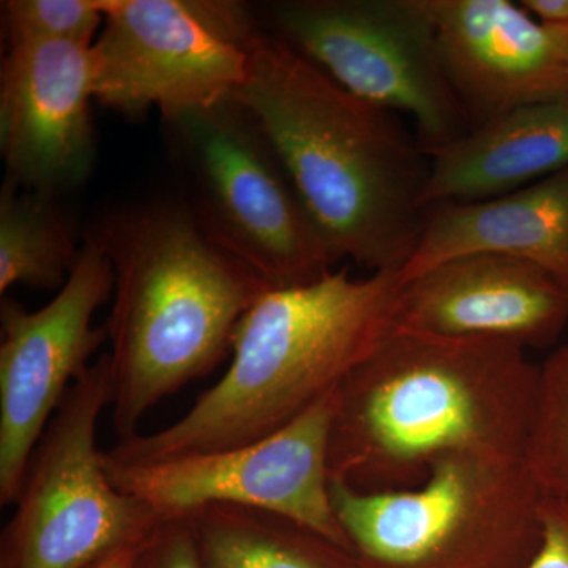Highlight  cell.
I'll return each mask as SVG.
<instances>
[{
    "label": "cell",
    "mask_w": 568,
    "mask_h": 568,
    "mask_svg": "<svg viewBox=\"0 0 568 568\" xmlns=\"http://www.w3.org/2000/svg\"><path fill=\"white\" fill-rule=\"evenodd\" d=\"M80 248L54 196L7 178L0 190V294L11 287L61 291Z\"/></svg>",
    "instance_id": "obj_18"
},
{
    "label": "cell",
    "mask_w": 568,
    "mask_h": 568,
    "mask_svg": "<svg viewBox=\"0 0 568 568\" xmlns=\"http://www.w3.org/2000/svg\"><path fill=\"white\" fill-rule=\"evenodd\" d=\"M111 405L104 354L63 396L29 459L0 536V568H92L140 548L168 519L108 476L97 432Z\"/></svg>",
    "instance_id": "obj_6"
},
{
    "label": "cell",
    "mask_w": 568,
    "mask_h": 568,
    "mask_svg": "<svg viewBox=\"0 0 568 568\" xmlns=\"http://www.w3.org/2000/svg\"><path fill=\"white\" fill-rule=\"evenodd\" d=\"M395 325L420 334L545 347L566 331L568 293L528 261L465 254L399 283Z\"/></svg>",
    "instance_id": "obj_14"
},
{
    "label": "cell",
    "mask_w": 568,
    "mask_h": 568,
    "mask_svg": "<svg viewBox=\"0 0 568 568\" xmlns=\"http://www.w3.org/2000/svg\"><path fill=\"white\" fill-rule=\"evenodd\" d=\"M233 99L271 142L335 263L399 274L426 212L429 159L416 134L261 28Z\"/></svg>",
    "instance_id": "obj_2"
},
{
    "label": "cell",
    "mask_w": 568,
    "mask_h": 568,
    "mask_svg": "<svg viewBox=\"0 0 568 568\" xmlns=\"http://www.w3.org/2000/svg\"><path fill=\"white\" fill-rule=\"evenodd\" d=\"M534 20L552 29H568V0H521Z\"/></svg>",
    "instance_id": "obj_23"
},
{
    "label": "cell",
    "mask_w": 568,
    "mask_h": 568,
    "mask_svg": "<svg viewBox=\"0 0 568 568\" xmlns=\"http://www.w3.org/2000/svg\"><path fill=\"white\" fill-rule=\"evenodd\" d=\"M523 463L541 495L568 504V343L540 365Z\"/></svg>",
    "instance_id": "obj_19"
},
{
    "label": "cell",
    "mask_w": 568,
    "mask_h": 568,
    "mask_svg": "<svg viewBox=\"0 0 568 568\" xmlns=\"http://www.w3.org/2000/svg\"><path fill=\"white\" fill-rule=\"evenodd\" d=\"M448 81L473 126L568 97V29L510 0H426Z\"/></svg>",
    "instance_id": "obj_13"
},
{
    "label": "cell",
    "mask_w": 568,
    "mask_h": 568,
    "mask_svg": "<svg viewBox=\"0 0 568 568\" xmlns=\"http://www.w3.org/2000/svg\"><path fill=\"white\" fill-rule=\"evenodd\" d=\"M540 365L500 338H454L394 327L335 394L328 473L357 491L424 481L459 454L521 459Z\"/></svg>",
    "instance_id": "obj_1"
},
{
    "label": "cell",
    "mask_w": 568,
    "mask_h": 568,
    "mask_svg": "<svg viewBox=\"0 0 568 568\" xmlns=\"http://www.w3.org/2000/svg\"><path fill=\"white\" fill-rule=\"evenodd\" d=\"M201 230L272 290L331 274L334 257L271 142L233 97L164 119Z\"/></svg>",
    "instance_id": "obj_7"
},
{
    "label": "cell",
    "mask_w": 568,
    "mask_h": 568,
    "mask_svg": "<svg viewBox=\"0 0 568 568\" xmlns=\"http://www.w3.org/2000/svg\"><path fill=\"white\" fill-rule=\"evenodd\" d=\"M336 388L274 435L246 446L149 465H122L103 452L104 467L115 487L164 518L213 504L260 508L354 551L331 496L328 447Z\"/></svg>",
    "instance_id": "obj_10"
},
{
    "label": "cell",
    "mask_w": 568,
    "mask_h": 568,
    "mask_svg": "<svg viewBox=\"0 0 568 568\" xmlns=\"http://www.w3.org/2000/svg\"><path fill=\"white\" fill-rule=\"evenodd\" d=\"M136 549H123V551L115 552V555L110 556V558L102 560V562L97 564L92 568H130L132 567Z\"/></svg>",
    "instance_id": "obj_24"
},
{
    "label": "cell",
    "mask_w": 568,
    "mask_h": 568,
    "mask_svg": "<svg viewBox=\"0 0 568 568\" xmlns=\"http://www.w3.org/2000/svg\"><path fill=\"white\" fill-rule=\"evenodd\" d=\"M130 568H203L186 518L164 519L136 549Z\"/></svg>",
    "instance_id": "obj_21"
},
{
    "label": "cell",
    "mask_w": 568,
    "mask_h": 568,
    "mask_svg": "<svg viewBox=\"0 0 568 568\" xmlns=\"http://www.w3.org/2000/svg\"><path fill=\"white\" fill-rule=\"evenodd\" d=\"M275 36L347 92L409 115L426 153L469 132L426 0H286Z\"/></svg>",
    "instance_id": "obj_8"
},
{
    "label": "cell",
    "mask_w": 568,
    "mask_h": 568,
    "mask_svg": "<svg viewBox=\"0 0 568 568\" xmlns=\"http://www.w3.org/2000/svg\"><path fill=\"white\" fill-rule=\"evenodd\" d=\"M422 204L491 200L568 168V97L526 104L426 153Z\"/></svg>",
    "instance_id": "obj_16"
},
{
    "label": "cell",
    "mask_w": 568,
    "mask_h": 568,
    "mask_svg": "<svg viewBox=\"0 0 568 568\" xmlns=\"http://www.w3.org/2000/svg\"><path fill=\"white\" fill-rule=\"evenodd\" d=\"M331 496L365 568H529L544 532V495L521 459L452 455L416 487L331 481Z\"/></svg>",
    "instance_id": "obj_5"
},
{
    "label": "cell",
    "mask_w": 568,
    "mask_h": 568,
    "mask_svg": "<svg viewBox=\"0 0 568 568\" xmlns=\"http://www.w3.org/2000/svg\"><path fill=\"white\" fill-rule=\"evenodd\" d=\"M114 291V268L97 237L85 239L65 286L29 312L0 298V506H13L26 469L63 396L108 342L93 327Z\"/></svg>",
    "instance_id": "obj_11"
},
{
    "label": "cell",
    "mask_w": 568,
    "mask_h": 568,
    "mask_svg": "<svg viewBox=\"0 0 568 568\" xmlns=\"http://www.w3.org/2000/svg\"><path fill=\"white\" fill-rule=\"evenodd\" d=\"M540 547L529 568H568V504L544 496Z\"/></svg>",
    "instance_id": "obj_22"
},
{
    "label": "cell",
    "mask_w": 568,
    "mask_h": 568,
    "mask_svg": "<svg viewBox=\"0 0 568 568\" xmlns=\"http://www.w3.org/2000/svg\"><path fill=\"white\" fill-rule=\"evenodd\" d=\"M100 0H9L2 3L3 33L10 44L73 41L93 47L102 31Z\"/></svg>",
    "instance_id": "obj_20"
},
{
    "label": "cell",
    "mask_w": 568,
    "mask_h": 568,
    "mask_svg": "<svg viewBox=\"0 0 568 568\" xmlns=\"http://www.w3.org/2000/svg\"><path fill=\"white\" fill-rule=\"evenodd\" d=\"M399 274L347 271L268 290L235 331L233 361L185 416L104 452L122 465L227 450L274 435L335 390L394 327Z\"/></svg>",
    "instance_id": "obj_3"
},
{
    "label": "cell",
    "mask_w": 568,
    "mask_h": 568,
    "mask_svg": "<svg viewBox=\"0 0 568 568\" xmlns=\"http://www.w3.org/2000/svg\"><path fill=\"white\" fill-rule=\"evenodd\" d=\"M92 47L95 100L138 118L163 119L231 99L248 73L257 22L237 2L100 0Z\"/></svg>",
    "instance_id": "obj_9"
},
{
    "label": "cell",
    "mask_w": 568,
    "mask_h": 568,
    "mask_svg": "<svg viewBox=\"0 0 568 568\" xmlns=\"http://www.w3.org/2000/svg\"><path fill=\"white\" fill-rule=\"evenodd\" d=\"M97 241L114 268L104 327L112 425L122 440L164 398L216 368L242 317L272 287L213 244L190 209L134 211Z\"/></svg>",
    "instance_id": "obj_4"
},
{
    "label": "cell",
    "mask_w": 568,
    "mask_h": 568,
    "mask_svg": "<svg viewBox=\"0 0 568 568\" xmlns=\"http://www.w3.org/2000/svg\"><path fill=\"white\" fill-rule=\"evenodd\" d=\"M493 253L545 268L568 293V168L515 192L426 209L399 283L465 254Z\"/></svg>",
    "instance_id": "obj_15"
},
{
    "label": "cell",
    "mask_w": 568,
    "mask_h": 568,
    "mask_svg": "<svg viewBox=\"0 0 568 568\" xmlns=\"http://www.w3.org/2000/svg\"><path fill=\"white\" fill-rule=\"evenodd\" d=\"M92 47L73 41L10 44L0 71V152L7 178L55 193L84 181L95 159Z\"/></svg>",
    "instance_id": "obj_12"
},
{
    "label": "cell",
    "mask_w": 568,
    "mask_h": 568,
    "mask_svg": "<svg viewBox=\"0 0 568 568\" xmlns=\"http://www.w3.org/2000/svg\"><path fill=\"white\" fill-rule=\"evenodd\" d=\"M182 517L203 568H365L351 549L274 511L213 504Z\"/></svg>",
    "instance_id": "obj_17"
}]
</instances>
